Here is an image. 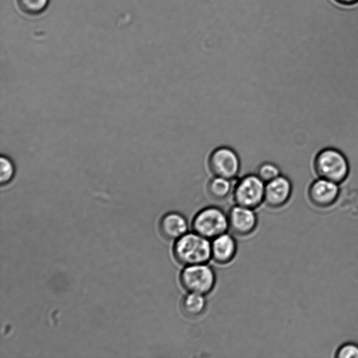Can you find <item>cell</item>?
I'll list each match as a JSON object with an SVG mask.
<instances>
[{
  "label": "cell",
  "mask_w": 358,
  "mask_h": 358,
  "mask_svg": "<svg viewBox=\"0 0 358 358\" xmlns=\"http://www.w3.org/2000/svg\"><path fill=\"white\" fill-rule=\"evenodd\" d=\"M340 194L338 184L319 178L310 185L308 197L310 202L318 208H328L334 205Z\"/></svg>",
  "instance_id": "8"
},
{
  "label": "cell",
  "mask_w": 358,
  "mask_h": 358,
  "mask_svg": "<svg viewBox=\"0 0 358 358\" xmlns=\"http://www.w3.org/2000/svg\"><path fill=\"white\" fill-rule=\"evenodd\" d=\"M336 358H358V344L347 342L341 345L336 350Z\"/></svg>",
  "instance_id": "17"
},
{
  "label": "cell",
  "mask_w": 358,
  "mask_h": 358,
  "mask_svg": "<svg viewBox=\"0 0 358 358\" xmlns=\"http://www.w3.org/2000/svg\"><path fill=\"white\" fill-rule=\"evenodd\" d=\"M229 229L239 236L251 234L257 228V216L254 209L236 204L227 213Z\"/></svg>",
  "instance_id": "7"
},
{
  "label": "cell",
  "mask_w": 358,
  "mask_h": 358,
  "mask_svg": "<svg viewBox=\"0 0 358 358\" xmlns=\"http://www.w3.org/2000/svg\"><path fill=\"white\" fill-rule=\"evenodd\" d=\"M292 192L290 180L280 175L265 184L264 202L272 208H281L289 200Z\"/></svg>",
  "instance_id": "9"
},
{
  "label": "cell",
  "mask_w": 358,
  "mask_h": 358,
  "mask_svg": "<svg viewBox=\"0 0 358 358\" xmlns=\"http://www.w3.org/2000/svg\"><path fill=\"white\" fill-rule=\"evenodd\" d=\"M265 183L256 175L248 174L235 185L233 192L236 204L255 209L264 199Z\"/></svg>",
  "instance_id": "5"
},
{
  "label": "cell",
  "mask_w": 358,
  "mask_h": 358,
  "mask_svg": "<svg viewBox=\"0 0 358 358\" xmlns=\"http://www.w3.org/2000/svg\"><path fill=\"white\" fill-rule=\"evenodd\" d=\"M160 236L167 241H175L188 232L187 218L180 213L170 211L164 214L157 224Z\"/></svg>",
  "instance_id": "10"
},
{
  "label": "cell",
  "mask_w": 358,
  "mask_h": 358,
  "mask_svg": "<svg viewBox=\"0 0 358 358\" xmlns=\"http://www.w3.org/2000/svg\"><path fill=\"white\" fill-rule=\"evenodd\" d=\"M15 175V166L12 161L7 157L0 158V182L2 185L8 184Z\"/></svg>",
  "instance_id": "16"
},
{
  "label": "cell",
  "mask_w": 358,
  "mask_h": 358,
  "mask_svg": "<svg viewBox=\"0 0 358 358\" xmlns=\"http://www.w3.org/2000/svg\"><path fill=\"white\" fill-rule=\"evenodd\" d=\"M237 248V242L231 234H222L210 242L211 259L217 264H227L234 259Z\"/></svg>",
  "instance_id": "11"
},
{
  "label": "cell",
  "mask_w": 358,
  "mask_h": 358,
  "mask_svg": "<svg viewBox=\"0 0 358 358\" xmlns=\"http://www.w3.org/2000/svg\"><path fill=\"white\" fill-rule=\"evenodd\" d=\"M232 185L231 180L214 176L207 183V192L215 200L226 199L231 192Z\"/></svg>",
  "instance_id": "13"
},
{
  "label": "cell",
  "mask_w": 358,
  "mask_h": 358,
  "mask_svg": "<svg viewBox=\"0 0 358 358\" xmlns=\"http://www.w3.org/2000/svg\"><path fill=\"white\" fill-rule=\"evenodd\" d=\"M172 254L184 266L208 263L211 259L210 241L193 231H188L174 241Z\"/></svg>",
  "instance_id": "1"
},
{
  "label": "cell",
  "mask_w": 358,
  "mask_h": 358,
  "mask_svg": "<svg viewBox=\"0 0 358 358\" xmlns=\"http://www.w3.org/2000/svg\"><path fill=\"white\" fill-rule=\"evenodd\" d=\"M192 231L213 239L229 229L227 213L217 206H207L199 210L192 221Z\"/></svg>",
  "instance_id": "4"
},
{
  "label": "cell",
  "mask_w": 358,
  "mask_h": 358,
  "mask_svg": "<svg viewBox=\"0 0 358 358\" xmlns=\"http://www.w3.org/2000/svg\"><path fill=\"white\" fill-rule=\"evenodd\" d=\"M20 10L29 15H36L43 11L49 0H17Z\"/></svg>",
  "instance_id": "15"
},
{
  "label": "cell",
  "mask_w": 358,
  "mask_h": 358,
  "mask_svg": "<svg viewBox=\"0 0 358 358\" xmlns=\"http://www.w3.org/2000/svg\"><path fill=\"white\" fill-rule=\"evenodd\" d=\"M208 166L214 176L232 180L238 174L241 165L238 156L233 149L221 146L211 152Z\"/></svg>",
  "instance_id": "6"
},
{
  "label": "cell",
  "mask_w": 358,
  "mask_h": 358,
  "mask_svg": "<svg viewBox=\"0 0 358 358\" xmlns=\"http://www.w3.org/2000/svg\"><path fill=\"white\" fill-rule=\"evenodd\" d=\"M179 282L187 292L206 295L215 286L216 273L207 263L185 266L180 273Z\"/></svg>",
  "instance_id": "3"
},
{
  "label": "cell",
  "mask_w": 358,
  "mask_h": 358,
  "mask_svg": "<svg viewBox=\"0 0 358 358\" xmlns=\"http://www.w3.org/2000/svg\"><path fill=\"white\" fill-rule=\"evenodd\" d=\"M255 174L266 184L280 176V171L277 165L267 162L258 166Z\"/></svg>",
  "instance_id": "14"
},
{
  "label": "cell",
  "mask_w": 358,
  "mask_h": 358,
  "mask_svg": "<svg viewBox=\"0 0 358 358\" xmlns=\"http://www.w3.org/2000/svg\"><path fill=\"white\" fill-rule=\"evenodd\" d=\"M206 295L187 292L181 299L180 308L184 316L189 319H196L201 316L206 310Z\"/></svg>",
  "instance_id": "12"
},
{
  "label": "cell",
  "mask_w": 358,
  "mask_h": 358,
  "mask_svg": "<svg viewBox=\"0 0 358 358\" xmlns=\"http://www.w3.org/2000/svg\"><path fill=\"white\" fill-rule=\"evenodd\" d=\"M313 168L319 178L338 185L347 178L350 170L345 155L334 148H326L320 150L314 158Z\"/></svg>",
  "instance_id": "2"
},
{
  "label": "cell",
  "mask_w": 358,
  "mask_h": 358,
  "mask_svg": "<svg viewBox=\"0 0 358 358\" xmlns=\"http://www.w3.org/2000/svg\"><path fill=\"white\" fill-rule=\"evenodd\" d=\"M336 3L345 6H351L355 5L358 3V0H334Z\"/></svg>",
  "instance_id": "18"
}]
</instances>
